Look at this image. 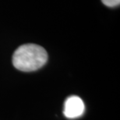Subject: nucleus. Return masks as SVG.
Here are the masks:
<instances>
[{"instance_id":"f257e3e1","label":"nucleus","mask_w":120,"mask_h":120,"mask_svg":"<svg viewBox=\"0 0 120 120\" xmlns=\"http://www.w3.org/2000/svg\"><path fill=\"white\" fill-rule=\"evenodd\" d=\"M48 60V53L45 48L34 43L19 47L12 55V64L21 71L30 72L42 68Z\"/></svg>"},{"instance_id":"f03ea898","label":"nucleus","mask_w":120,"mask_h":120,"mask_svg":"<svg viewBox=\"0 0 120 120\" xmlns=\"http://www.w3.org/2000/svg\"><path fill=\"white\" fill-rule=\"evenodd\" d=\"M85 111V105L80 97L70 96L65 101L63 113L68 119H76L80 117Z\"/></svg>"},{"instance_id":"7ed1b4c3","label":"nucleus","mask_w":120,"mask_h":120,"mask_svg":"<svg viewBox=\"0 0 120 120\" xmlns=\"http://www.w3.org/2000/svg\"><path fill=\"white\" fill-rule=\"evenodd\" d=\"M102 3L108 7H116L120 4V0H101Z\"/></svg>"}]
</instances>
